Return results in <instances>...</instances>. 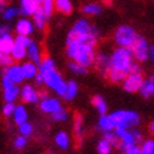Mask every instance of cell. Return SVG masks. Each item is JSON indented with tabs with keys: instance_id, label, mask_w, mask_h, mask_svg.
Masks as SVG:
<instances>
[{
	"instance_id": "cell-31",
	"label": "cell",
	"mask_w": 154,
	"mask_h": 154,
	"mask_svg": "<svg viewBox=\"0 0 154 154\" xmlns=\"http://www.w3.org/2000/svg\"><path fill=\"white\" fill-rule=\"evenodd\" d=\"M93 105L97 108V110L99 112V114H100V115L106 114L108 105H106V102L104 100V98L102 95H95L93 98Z\"/></svg>"
},
{
	"instance_id": "cell-5",
	"label": "cell",
	"mask_w": 154,
	"mask_h": 154,
	"mask_svg": "<svg viewBox=\"0 0 154 154\" xmlns=\"http://www.w3.org/2000/svg\"><path fill=\"white\" fill-rule=\"evenodd\" d=\"M113 120L115 122V127L124 128H135L140 123L139 114L134 110H115L110 113Z\"/></svg>"
},
{
	"instance_id": "cell-30",
	"label": "cell",
	"mask_w": 154,
	"mask_h": 154,
	"mask_svg": "<svg viewBox=\"0 0 154 154\" xmlns=\"http://www.w3.org/2000/svg\"><path fill=\"white\" fill-rule=\"evenodd\" d=\"M68 68H69V70H70L72 73H74L75 75H84V74H87V69H88L87 66L82 65L80 63H78V61H75V60L69 61Z\"/></svg>"
},
{
	"instance_id": "cell-15",
	"label": "cell",
	"mask_w": 154,
	"mask_h": 154,
	"mask_svg": "<svg viewBox=\"0 0 154 154\" xmlns=\"http://www.w3.org/2000/svg\"><path fill=\"white\" fill-rule=\"evenodd\" d=\"M39 6L40 4H38L35 0H20V14L23 17H33Z\"/></svg>"
},
{
	"instance_id": "cell-17",
	"label": "cell",
	"mask_w": 154,
	"mask_h": 154,
	"mask_svg": "<svg viewBox=\"0 0 154 154\" xmlns=\"http://www.w3.org/2000/svg\"><path fill=\"white\" fill-rule=\"evenodd\" d=\"M26 59L34 61V63H36V64H39L42 61V53H40V49H39V45H38L36 42H34V40H32L30 44L28 45Z\"/></svg>"
},
{
	"instance_id": "cell-23",
	"label": "cell",
	"mask_w": 154,
	"mask_h": 154,
	"mask_svg": "<svg viewBox=\"0 0 154 154\" xmlns=\"http://www.w3.org/2000/svg\"><path fill=\"white\" fill-rule=\"evenodd\" d=\"M139 93L144 99H149L154 95V80L152 78L144 79L142 87L139 89Z\"/></svg>"
},
{
	"instance_id": "cell-50",
	"label": "cell",
	"mask_w": 154,
	"mask_h": 154,
	"mask_svg": "<svg viewBox=\"0 0 154 154\" xmlns=\"http://www.w3.org/2000/svg\"><path fill=\"white\" fill-rule=\"evenodd\" d=\"M149 130H150V133L154 135V122L150 123V127H149Z\"/></svg>"
},
{
	"instance_id": "cell-36",
	"label": "cell",
	"mask_w": 154,
	"mask_h": 154,
	"mask_svg": "<svg viewBox=\"0 0 154 154\" xmlns=\"http://www.w3.org/2000/svg\"><path fill=\"white\" fill-rule=\"evenodd\" d=\"M112 148H113L112 144L109 142H106L105 139H102L97 144V152L99 154H109L112 152Z\"/></svg>"
},
{
	"instance_id": "cell-4",
	"label": "cell",
	"mask_w": 154,
	"mask_h": 154,
	"mask_svg": "<svg viewBox=\"0 0 154 154\" xmlns=\"http://www.w3.org/2000/svg\"><path fill=\"white\" fill-rule=\"evenodd\" d=\"M139 35L137 34L134 28L129 25H120L114 33V42L118 47L132 48L138 40Z\"/></svg>"
},
{
	"instance_id": "cell-9",
	"label": "cell",
	"mask_w": 154,
	"mask_h": 154,
	"mask_svg": "<svg viewBox=\"0 0 154 154\" xmlns=\"http://www.w3.org/2000/svg\"><path fill=\"white\" fill-rule=\"evenodd\" d=\"M143 82L144 78L142 73H129L125 76V79L123 80L122 85L127 93H135V91H139Z\"/></svg>"
},
{
	"instance_id": "cell-2",
	"label": "cell",
	"mask_w": 154,
	"mask_h": 154,
	"mask_svg": "<svg viewBox=\"0 0 154 154\" xmlns=\"http://www.w3.org/2000/svg\"><path fill=\"white\" fill-rule=\"evenodd\" d=\"M95 45L93 43H73L66 44V55L84 66H91L95 63Z\"/></svg>"
},
{
	"instance_id": "cell-45",
	"label": "cell",
	"mask_w": 154,
	"mask_h": 154,
	"mask_svg": "<svg viewBox=\"0 0 154 154\" xmlns=\"http://www.w3.org/2000/svg\"><path fill=\"white\" fill-rule=\"evenodd\" d=\"M34 82H35V84H38V85H42V84H44V75L42 73H38L35 75V78H34Z\"/></svg>"
},
{
	"instance_id": "cell-37",
	"label": "cell",
	"mask_w": 154,
	"mask_h": 154,
	"mask_svg": "<svg viewBox=\"0 0 154 154\" xmlns=\"http://www.w3.org/2000/svg\"><path fill=\"white\" fill-rule=\"evenodd\" d=\"M15 108H17V105L14 104V102H5V104L3 105L2 108V113L4 117H13V114L15 112Z\"/></svg>"
},
{
	"instance_id": "cell-32",
	"label": "cell",
	"mask_w": 154,
	"mask_h": 154,
	"mask_svg": "<svg viewBox=\"0 0 154 154\" xmlns=\"http://www.w3.org/2000/svg\"><path fill=\"white\" fill-rule=\"evenodd\" d=\"M18 14H20V9H17V8H14V6H6V8H4V9H3L2 17H3L4 20L10 21L14 18H17Z\"/></svg>"
},
{
	"instance_id": "cell-26",
	"label": "cell",
	"mask_w": 154,
	"mask_h": 154,
	"mask_svg": "<svg viewBox=\"0 0 154 154\" xmlns=\"http://www.w3.org/2000/svg\"><path fill=\"white\" fill-rule=\"evenodd\" d=\"M26 50H28V47L15 42V45H14V48H13L10 54L15 59V61H21V60H24L26 58Z\"/></svg>"
},
{
	"instance_id": "cell-43",
	"label": "cell",
	"mask_w": 154,
	"mask_h": 154,
	"mask_svg": "<svg viewBox=\"0 0 154 154\" xmlns=\"http://www.w3.org/2000/svg\"><path fill=\"white\" fill-rule=\"evenodd\" d=\"M125 154H142V147H139V145H133V147L128 148L127 150H124Z\"/></svg>"
},
{
	"instance_id": "cell-42",
	"label": "cell",
	"mask_w": 154,
	"mask_h": 154,
	"mask_svg": "<svg viewBox=\"0 0 154 154\" xmlns=\"http://www.w3.org/2000/svg\"><path fill=\"white\" fill-rule=\"evenodd\" d=\"M25 145H26V137H24V135L20 134V137L15 138V140H14V147L17 148V149L25 148Z\"/></svg>"
},
{
	"instance_id": "cell-21",
	"label": "cell",
	"mask_w": 154,
	"mask_h": 154,
	"mask_svg": "<svg viewBox=\"0 0 154 154\" xmlns=\"http://www.w3.org/2000/svg\"><path fill=\"white\" fill-rule=\"evenodd\" d=\"M48 15L45 14V11L43 10V8L39 6L34 15H33V21H34V25L36 29H44L45 25H47V21H48Z\"/></svg>"
},
{
	"instance_id": "cell-13",
	"label": "cell",
	"mask_w": 154,
	"mask_h": 154,
	"mask_svg": "<svg viewBox=\"0 0 154 154\" xmlns=\"http://www.w3.org/2000/svg\"><path fill=\"white\" fill-rule=\"evenodd\" d=\"M34 21L29 20L28 17H23L20 18L17 23H15V32L17 34H20V35H32L34 33Z\"/></svg>"
},
{
	"instance_id": "cell-40",
	"label": "cell",
	"mask_w": 154,
	"mask_h": 154,
	"mask_svg": "<svg viewBox=\"0 0 154 154\" xmlns=\"http://www.w3.org/2000/svg\"><path fill=\"white\" fill-rule=\"evenodd\" d=\"M142 154H154V140L147 139L142 143Z\"/></svg>"
},
{
	"instance_id": "cell-7",
	"label": "cell",
	"mask_w": 154,
	"mask_h": 154,
	"mask_svg": "<svg viewBox=\"0 0 154 154\" xmlns=\"http://www.w3.org/2000/svg\"><path fill=\"white\" fill-rule=\"evenodd\" d=\"M114 132L117 133L118 138H119V144H118V149L120 152L124 153V150H127L128 148L133 147L137 144V140L133 135L132 130H128V128L124 127H115Z\"/></svg>"
},
{
	"instance_id": "cell-48",
	"label": "cell",
	"mask_w": 154,
	"mask_h": 154,
	"mask_svg": "<svg viewBox=\"0 0 154 154\" xmlns=\"http://www.w3.org/2000/svg\"><path fill=\"white\" fill-rule=\"evenodd\" d=\"M10 26H8V25H2V28H0V34L2 33H9L10 32Z\"/></svg>"
},
{
	"instance_id": "cell-3",
	"label": "cell",
	"mask_w": 154,
	"mask_h": 154,
	"mask_svg": "<svg viewBox=\"0 0 154 154\" xmlns=\"http://www.w3.org/2000/svg\"><path fill=\"white\" fill-rule=\"evenodd\" d=\"M134 63V54L132 48L119 47L110 55L109 70H117L124 74H129L130 66Z\"/></svg>"
},
{
	"instance_id": "cell-52",
	"label": "cell",
	"mask_w": 154,
	"mask_h": 154,
	"mask_svg": "<svg viewBox=\"0 0 154 154\" xmlns=\"http://www.w3.org/2000/svg\"><path fill=\"white\" fill-rule=\"evenodd\" d=\"M150 78H152V79H153V80H154V73H153V74H152V75H150Z\"/></svg>"
},
{
	"instance_id": "cell-51",
	"label": "cell",
	"mask_w": 154,
	"mask_h": 154,
	"mask_svg": "<svg viewBox=\"0 0 154 154\" xmlns=\"http://www.w3.org/2000/svg\"><path fill=\"white\" fill-rule=\"evenodd\" d=\"M35 2H36L38 4H42V2H43V0H35Z\"/></svg>"
},
{
	"instance_id": "cell-18",
	"label": "cell",
	"mask_w": 154,
	"mask_h": 154,
	"mask_svg": "<svg viewBox=\"0 0 154 154\" xmlns=\"http://www.w3.org/2000/svg\"><path fill=\"white\" fill-rule=\"evenodd\" d=\"M23 66V72H24V76L25 79L29 80V79H34L35 75L39 73V65L36 63L32 60H28V61H24V63L21 64Z\"/></svg>"
},
{
	"instance_id": "cell-6",
	"label": "cell",
	"mask_w": 154,
	"mask_h": 154,
	"mask_svg": "<svg viewBox=\"0 0 154 154\" xmlns=\"http://www.w3.org/2000/svg\"><path fill=\"white\" fill-rule=\"evenodd\" d=\"M44 84L47 85L49 89H51L54 93L59 97H63L66 89V82L63 79L61 74L57 70L53 69L47 73H44Z\"/></svg>"
},
{
	"instance_id": "cell-22",
	"label": "cell",
	"mask_w": 154,
	"mask_h": 154,
	"mask_svg": "<svg viewBox=\"0 0 154 154\" xmlns=\"http://www.w3.org/2000/svg\"><path fill=\"white\" fill-rule=\"evenodd\" d=\"M103 11V6L98 3H87L82 6V13L88 17H97Z\"/></svg>"
},
{
	"instance_id": "cell-12",
	"label": "cell",
	"mask_w": 154,
	"mask_h": 154,
	"mask_svg": "<svg viewBox=\"0 0 154 154\" xmlns=\"http://www.w3.org/2000/svg\"><path fill=\"white\" fill-rule=\"evenodd\" d=\"M20 98L24 103L34 104V103H38L40 100V93L33 85L25 84V85L20 89Z\"/></svg>"
},
{
	"instance_id": "cell-16",
	"label": "cell",
	"mask_w": 154,
	"mask_h": 154,
	"mask_svg": "<svg viewBox=\"0 0 154 154\" xmlns=\"http://www.w3.org/2000/svg\"><path fill=\"white\" fill-rule=\"evenodd\" d=\"M14 45H15V38L10 34V32L0 34V53L10 54Z\"/></svg>"
},
{
	"instance_id": "cell-24",
	"label": "cell",
	"mask_w": 154,
	"mask_h": 154,
	"mask_svg": "<svg viewBox=\"0 0 154 154\" xmlns=\"http://www.w3.org/2000/svg\"><path fill=\"white\" fill-rule=\"evenodd\" d=\"M54 142H55L58 148L66 150L70 145V138H69V134L66 132H58L54 137Z\"/></svg>"
},
{
	"instance_id": "cell-41",
	"label": "cell",
	"mask_w": 154,
	"mask_h": 154,
	"mask_svg": "<svg viewBox=\"0 0 154 154\" xmlns=\"http://www.w3.org/2000/svg\"><path fill=\"white\" fill-rule=\"evenodd\" d=\"M19 127V133L24 137H29L33 134V125L30 124L29 122H24L23 124L18 125Z\"/></svg>"
},
{
	"instance_id": "cell-29",
	"label": "cell",
	"mask_w": 154,
	"mask_h": 154,
	"mask_svg": "<svg viewBox=\"0 0 154 154\" xmlns=\"http://www.w3.org/2000/svg\"><path fill=\"white\" fill-rule=\"evenodd\" d=\"M38 65H39V73H42V74L47 73L49 70H53V69H57L55 68V61H54L51 58H44V59H42V61Z\"/></svg>"
},
{
	"instance_id": "cell-47",
	"label": "cell",
	"mask_w": 154,
	"mask_h": 154,
	"mask_svg": "<svg viewBox=\"0 0 154 154\" xmlns=\"http://www.w3.org/2000/svg\"><path fill=\"white\" fill-rule=\"evenodd\" d=\"M149 60L152 61V64L154 65V44L149 47Z\"/></svg>"
},
{
	"instance_id": "cell-1",
	"label": "cell",
	"mask_w": 154,
	"mask_h": 154,
	"mask_svg": "<svg viewBox=\"0 0 154 154\" xmlns=\"http://www.w3.org/2000/svg\"><path fill=\"white\" fill-rule=\"evenodd\" d=\"M100 32L97 26L87 20V19H78L72 29L69 30L66 35L65 44H73V43H93L97 44Z\"/></svg>"
},
{
	"instance_id": "cell-49",
	"label": "cell",
	"mask_w": 154,
	"mask_h": 154,
	"mask_svg": "<svg viewBox=\"0 0 154 154\" xmlns=\"http://www.w3.org/2000/svg\"><path fill=\"white\" fill-rule=\"evenodd\" d=\"M47 98H49V94L47 93V91H42L40 93V100L42 99H47Z\"/></svg>"
},
{
	"instance_id": "cell-44",
	"label": "cell",
	"mask_w": 154,
	"mask_h": 154,
	"mask_svg": "<svg viewBox=\"0 0 154 154\" xmlns=\"http://www.w3.org/2000/svg\"><path fill=\"white\" fill-rule=\"evenodd\" d=\"M133 135H134V138H135V140H137V143H140L142 140H143V134H142V132L140 130H138V129H135V128H133Z\"/></svg>"
},
{
	"instance_id": "cell-10",
	"label": "cell",
	"mask_w": 154,
	"mask_h": 154,
	"mask_svg": "<svg viewBox=\"0 0 154 154\" xmlns=\"http://www.w3.org/2000/svg\"><path fill=\"white\" fill-rule=\"evenodd\" d=\"M149 47L148 42L144 39L143 36H139L138 40L135 42V44L132 47L133 54H134V59L139 63H144L149 59Z\"/></svg>"
},
{
	"instance_id": "cell-39",
	"label": "cell",
	"mask_w": 154,
	"mask_h": 154,
	"mask_svg": "<svg viewBox=\"0 0 154 154\" xmlns=\"http://www.w3.org/2000/svg\"><path fill=\"white\" fill-rule=\"evenodd\" d=\"M15 59L13 58L11 54H8V53H0V64H2L3 68L6 66H10L11 64H14Z\"/></svg>"
},
{
	"instance_id": "cell-27",
	"label": "cell",
	"mask_w": 154,
	"mask_h": 154,
	"mask_svg": "<svg viewBox=\"0 0 154 154\" xmlns=\"http://www.w3.org/2000/svg\"><path fill=\"white\" fill-rule=\"evenodd\" d=\"M109 61H110V57L105 55L103 53H98L95 55V64L99 70L102 72L108 73V70H109Z\"/></svg>"
},
{
	"instance_id": "cell-11",
	"label": "cell",
	"mask_w": 154,
	"mask_h": 154,
	"mask_svg": "<svg viewBox=\"0 0 154 154\" xmlns=\"http://www.w3.org/2000/svg\"><path fill=\"white\" fill-rule=\"evenodd\" d=\"M3 75L8 76L10 80H13L14 83L20 84L23 80L25 79L24 76V72H23V66L21 64H11L10 66H6L4 68L3 70Z\"/></svg>"
},
{
	"instance_id": "cell-14",
	"label": "cell",
	"mask_w": 154,
	"mask_h": 154,
	"mask_svg": "<svg viewBox=\"0 0 154 154\" xmlns=\"http://www.w3.org/2000/svg\"><path fill=\"white\" fill-rule=\"evenodd\" d=\"M39 108L43 113H47V114H51L55 110H58L59 108H61V103L59 99L57 98H47V99H42L40 103H39Z\"/></svg>"
},
{
	"instance_id": "cell-34",
	"label": "cell",
	"mask_w": 154,
	"mask_h": 154,
	"mask_svg": "<svg viewBox=\"0 0 154 154\" xmlns=\"http://www.w3.org/2000/svg\"><path fill=\"white\" fill-rule=\"evenodd\" d=\"M103 139H105L106 142H109L112 144V147L118 148L119 144V138L117 135V133L114 130H108V132H103Z\"/></svg>"
},
{
	"instance_id": "cell-33",
	"label": "cell",
	"mask_w": 154,
	"mask_h": 154,
	"mask_svg": "<svg viewBox=\"0 0 154 154\" xmlns=\"http://www.w3.org/2000/svg\"><path fill=\"white\" fill-rule=\"evenodd\" d=\"M83 132H84V123H83V118L82 115H76L75 117V120H74V133L78 138V140L82 139L83 137Z\"/></svg>"
},
{
	"instance_id": "cell-8",
	"label": "cell",
	"mask_w": 154,
	"mask_h": 154,
	"mask_svg": "<svg viewBox=\"0 0 154 154\" xmlns=\"http://www.w3.org/2000/svg\"><path fill=\"white\" fill-rule=\"evenodd\" d=\"M2 88H3V98L5 102H15L18 97H20V89L18 84L10 80L5 75H3L2 79Z\"/></svg>"
},
{
	"instance_id": "cell-19",
	"label": "cell",
	"mask_w": 154,
	"mask_h": 154,
	"mask_svg": "<svg viewBox=\"0 0 154 154\" xmlns=\"http://www.w3.org/2000/svg\"><path fill=\"white\" fill-rule=\"evenodd\" d=\"M78 91H79V88H78L76 82L75 80H68L66 82L65 93L61 98H63L65 102H73L74 99L76 98V95H78Z\"/></svg>"
},
{
	"instance_id": "cell-38",
	"label": "cell",
	"mask_w": 154,
	"mask_h": 154,
	"mask_svg": "<svg viewBox=\"0 0 154 154\" xmlns=\"http://www.w3.org/2000/svg\"><path fill=\"white\" fill-rule=\"evenodd\" d=\"M40 6L43 8L45 14H47L48 17H50L54 11V8H55V0H43Z\"/></svg>"
},
{
	"instance_id": "cell-20",
	"label": "cell",
	"mask_w": 154,
	"mask_h": 154,
	"mask_svg": "<svg viewBox=\"0 0 154 154\" xmlns=\"http://www.w3.org/2000/svg\"><path fill=\"white\" fill-rule=\"evenodd\" d=\"M97 127H98L99 130H102V132L114 130L115 129V122L113 120L110 114L109 115H108V114H103V115H100V118H99Z\"/></svg>"
},
{
	"instance_id": "cell-35",
	"label": "cell",
	"mask_w": 154,
	"mask_h": 154,
	"mask_svg": "<svg viewBox=\"0 0 154 154\" xmlns=\"http://www.w3.org/2000/svg\"><path fill=\"white\" fill-rule=\"evenodd\" d=\"M50 117L54 122L61 123V122H65L68 119V112L64 109V108H59L58 110H55L54 113L50 114Z\"/></svg>"
},
{
	"instance_id": "cell-28",
	"label": "cell",
	"mask_w": 154,
	"mask_h": 154,
	"mask_svg": "<svg viewBox=\"0 0 154 154\" xmlns=\"http://www.w3.org/2000/svg\"><path fill=\"white\" fill-rule=\"evenodd\" d=\"M55 9L64 15H69L73 11V3L70 0H55Z\"/></svg>"
},
{
	"instance_id": "cell-46",
	"label": "cell",
	"mask_w": 154,
	"mask_h": 154,
	"mask_svg": "<svg viewBox=\"0 0 154 154\" xmlns=\"http://www.w3.org/2000/svg\"><path fill=\"white\" fill-rule=\"evenodd\" d=\"M138 63H139V61H138ZM138 63H133V64H132V66H130V70H129V73H140L142 68H140V65L138 64Z\"/></svg>"
},
{
	"instance_id": "cell-25",
	"label": "cell",
	"mask_w": 154,
	"mask_h": 154,
	"mask_svg": "<svg viewBox=\"0 0 154 154\" xmlns=\"http://www.w3.org/2000/svg\"><path fill=\"white\" fill-rule=\"evenodd\" d=\"M13 119H14V123L17 125H20L24 122L28 120V112H26L25 106L23 104L17 105V108H15V112L13 114Z\"/></svg>"
}]
</instances>
